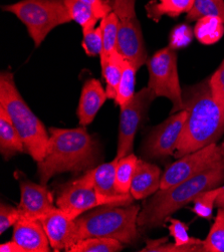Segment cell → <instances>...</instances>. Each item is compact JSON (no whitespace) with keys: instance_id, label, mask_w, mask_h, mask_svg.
<instances>
[{"instance_id":"obj_1","label":"cell","mask_w":224,"mask_h":252,"mask_svg":"<svg viewBox=\"0 0 224 252\" xmlns=\"http://www.w3.org/2000/svg\"><path fill=\"white\" fill-rule=\"evenodd\" d=\"M48 133L45 156L37 163V174L42 185L62 173L87 172L95 168L101 159L96 141L85 127L49 128Z\"/></svg>"},{"instance_id":"obj_2","label":"cell","mask_w":224,"mask_h":252,"mask_svg":"<svg viewBox=\"0 0 224 252\" xmlns=\"http://www.w3.org/2000/svg\"><path fill=\"white\" fill-rule=\"evenodd\" d=\"M184 103L188 117L174 154L178 159L216 143L224 133V105L216 102L208 82L188 91Z\"/></svg>"},{"instance_id":"obj_3","label":"cell","mask_w":224,"mask_h":252,"mask_svg":"<svg viewBox=\"0 0 224 252\" xmlns=\"http://www.w3.org/2000/svg\"><path fill=\"white\" fill-rule=\"evenodd\" d=\"M223 180L224 166H220L166 189H159L144 203L138 215V227L153 229L164 225L172 214L193 202L200 193L216 188Z\"/></svg>"},{"instance_id":"obj_4","label":"cell","mask_w":224,"mask_h":252,"mask_svg":"<svg viewBox=\"0 0 224 252\" xmlns=\"http://www.w3.org/2000/svg\"><path fill=\"white\" fill-rule=\"evenodd\" d=\"M0 108L9 116L28 153L36 163L41 162L46 153L49 135L18 92L14 75L9 70L0 73Z\"/></svg>"},{"instance_id":"obj_5","label":"cell","mask_w":224,"mask_h":252,"mask_svg":"<svg viewBox=\"0 0 224 252\" xmlns=\"http://www.w3.org/2000/svg\"><path fill=\"white\" fill-rule=\"evenodd\" d=\"M140 206L104 205L79 216L76 222L73 244L90 237H106L131 244L138 238V215Z\"/></svg>"},{"instance_id":"obj_6","label":"cell","mask_w":224,"mask_h":252,"mask_svg":"<svg viewBox=\"0 0 224 252\" xmlns=\"http://www.w3.org/2000/svg\"><path fill=\"white\" fill-rule=\"evenodd\" d=\"M2 10L14 14L26 25L36 48L53 30L71 21L64 0H20L3 5Z\"/></svg>"},{"instance_id":"obj_7","label":"cell","mask_w":224,"mask_h":252,"mask_svg":"<svg viewBox=\"0 0 224 252\" xmlns=\"http://www.w3.org/2000/svg\"><path fill=\"white\" fill-rule=\"evenodd\" d=\"M146 64L149 72L148 88L155 93L157 97H166L170 100L173 105L171 114L184 110L176 50L168 45L149 58Z\"/></svg>"},{"instance_id":"obj_8","label":"cell","mask_w":224,"mask_h":252,"mask_svg":"<svg viewBox=\"0 0 224 252\" xmlns=\"http://www.w3.org/2000/svg\"><path fill=\"white\" fill-rule=\"evenodd\" d=\"M133 199L131 193L115 196L104 195L93 187L78 184L72 180L64 185L56 199V205L77 219L85 212L98 206L130 205Z\"/></svg>"},{"instance_id":"obj_9","label":"cell","mask_w":224,"mask_h":252,"mask_svg":"<svg viewBox=\"0 0 224 252\" xmlns=\"http://www.w3.org/2000/svg\"><path fill=\"white\" fill-rule=\"evenodd\" d=\"M224 166L221 148L216 143L210 144L193 153L184 155L166 167L162 174L160 189H166L190 179L207 170Z\"/></svg>"},{"instance_id":"obj_10","label":"cell","mask_w":224,"mask_h":252,"mask_svg":"<svg viewBox=\"0 0 224 252\" xmlns=\"http://www.w3.org/2000/svg\"><path fill=\"white\" fill-rule=\"evenodd\" d=\"M156 97L155 93L147 87L136 93L130 102L121 108L116 156L118 159L133 153L137 131Z\"/></svg>"},{"instance_id":"obj_11","label":"cell","mask_w":224,"mask_h":252,"mask_svg":"<svg viewBox=\"0 0 224 252\" xmlns=\"http://www.w3.org/2000/svg\"><path fill=\"white\" fill-rule=\"evenodd\" d=\"M187 117L188 111L184 109L171 114L168 119L153 128L142 145L144 156L153 159L174 156Z\"/></svg>"},{"instance_id":"obj_12","label":"cell","mask_w":224,"mask_h":252,"mask_svg":"<svg viewBox=\"0 0 224 252\" xmlns=\"http://www.w3.org/2000/svg\"><path fill=\"white\" fill-rule=\"evenodd\" d=\"M14 177L20 187V202L17 206L20 217L40 220L46 213L57 207L54 195L46 185L31 181L19 171L14 173Z\"/></svg>"},{"instance_id":"obj_13","label":"cell","mask_w":224,"mask_h":252,"mask_svg":"<svg viewBox=\"0 0 224 252\" xmlns=\"http://www.w3.org/2000/svg\"><path fill=\"white\" fill-rule=\"evenodd\" d=\"M117 52L138 70L148 61L141 25L137 17L119 23Z\"/></svg>"},{"instance_id":"obj_14","label":"cell","mask_w":224,"mask_h":252,"mask_svg":"<svg viewBox=\"0 0 224 252\" xmlns=\"http://www.w3.org/2000/svg\"><path fill=\"white\" fill-rule=\"evenodd\" d=\"M74 220L76 218L58 206L40 219L49 243L55 251H68L73 245V235L76 230Z\"/></svg>"},{"instance_id":"obj_15","label":"cell","mask_w":224,"mask_h":252,"mask_svg":"<svg viewBox=\"0 0 224 252\" xmlns=\"http://www.w3.org/2000/svg\"><path fill=\"white\" fill-rule=\"evenodd\" d=\"M12 240L27 252H49L51 243L40 220L20 217L14 225Z\"/></svg>"},{"instance_id":"obj_16","label":"cell","mask_w":224,"mask_h":252,"mask_svg":"<svg viewBox=\"0 0 224 252\" xmlns=\"http://www.w3.org/2000/svg\"><path fill=\"white\" fill-rule=\"evenodd\" d=\"M107 98V92L103 88L101 82L96 79H90L86 81L82 89L77 111L79 123L82 127H87L94 121Z\"/></svg>"},{"instance_id":"obj_17","label":"cell","mask_w":224,"mask_h":252,"mask_svg":"<svg viewBox=\"0 0 224 252\" xmlns=\"http://www.w3.org/2000/svg\"><path fill=\"white\" fill-rule=\"evenodd\" d=\"M161 169L155 164L138 160L130 193L136 200L146 199L156 193L161 186Z\"/></svg>"},{"instance_id":"obj_18","label":"cell","mask_w":224,"mask_h":252,"mask_svg":"<svg viewBox=\"0 0 224 252\" xmlns=\"http://www.w3.org/2000/svg\"><path fill=\"white\" fill-rule=\"evenodd\" d=\"M119 159L116 157L112 162L98 165L89 171L78 179L73 180L81 185L95 188L98 193L104 195H120L116 189V170Z\"/></svg>"},{"instance_id":"obj_19","label":"cell","mask_w":224,"mask_h":252,"mask_svg":"<svg viewBox=\"0 0 224 252\" xmlns=\"http://www.w3.org/2000/svg\"><path fill=\"white\" fill-rule=\"evenodd\" d=\"M28 152L6 112L0 108V153L5 161L17 153Z\"/></svg>"},{"instance_id":"obj_20","label":"cell","mask_w":224,"mask_h":252,"mask_svg":"<svg viewBox=\"0 0 224 252\" xmlns=\"http://www.w3.org/2000/svg\"><path fill=\"white\" fill-rule=\"evenodd\" d=\"M195 0H150L146 5L148 18L159 22L163 16L176 18L183 13H188Z\"/></svg>"},{"instance_id":"obj_21","label":"cell","mask_w":224,"mask_h":252,"mask_svg":"<svg viewBox=\"0 0 224 252\" xmlns=\"http://www.w3.org/2000/svg\"><path fill=\"white\" fill-rule=\"evenodd\" d=\"M125 62L126 60L117 50H115L106 62L101 63L102 74L106 82V92L108 98L115 99L117 96Z\"/></svg>"},{"instance_id":"obj_22","label":"cell","mask_w":224,"mask_h":252,"mask_svg":"<svg viewBox=\"0 0 224 252\" xmlns=\"http://www.w3.org/2000/svg\"><path fill=\"white\" fill-rule=\"evenodd\" d=\"M194 34L198 41L202 44H214L224 34V21L217 16L202 17L196 21Z\"/></svg>"},{"instance_id":"obj_23","label":"cell","mask_w":224,"mask_h":252,"mask_svg":"<svg viewBox=\"0 0 224 252\" xmlns=\"http://www.w3.org/2000/svg\"><path fill=\"white\" fill-rule=\"evenodd\" d=\"M166 221L170 222L168 229L170 231V235L174 238V244L180 248L181 252L204 251L203 240L196 239L188 235L187 224L171 217H169Z\"/></svg>"},{"instance_id":"obj_24","label":"cell","mask_w":224,"mask_h":252,"mask_svg":"<svg viewBox=\"0 0 224 252\" xmlns=\"http://www.w3.org/2000/svg\"><path fill=\"white\" fill-rule=\"evenodd\" d=\"M119 23L120 19L114 11L101 19L99 28H101L103 34V53L99 57L101 63L106 62L111 54L117 50Z\"/></svg>"},{"instance_id":"obj_25","label":"cell","mask_w":224,"mask_h":252,"mask_svg":"<svg viewBox=\"0 0 224 252\" xmlns=\"http://www.w3.org/2000/svg\"><path fill=\"white\" fill-rule=\"evenodd\" d=\"M138 160L133 153L119 159L116 170V189L120 194L130 193Z\"/></svg>"},{"instance_id":"obj_26","label":"cell","mask_w":224,"mask_h":252,"mask_svg":"<svg viewBox=\"0 0 224 252\" xmlns=\"http://www.w3.org/2000/svg\"><path fill=\"white\" fill-rule=\"evenodd\" d=\"M124 245L119 240L106 237H90L79 240L68 251L70 252H117L121 251Z\"/></svg>"},{"instance_id":"obj_27","label":"cell","mask_w":224,"mask_h":252,"mask_svg":"<svg viewBox=\"0 0 224 252\" xmlns=\"http://www.w3.org/2000/svg\"><path fill=\"white\" fill-rule=\"evenodd\" d=\"M136 72L137 69L133 66V64L126 61L125 64H124L121 82L118 88V94L115 98V103L120 107V109L126 106L136 94Z\"/></svg>"},{"instance_id":"obj_28","label":"cell","mask_w":224,"mask_h":252,"mask_svg":"<svg viewBox=\"0 0 224 252\" xmlns=\"http://www.w3.org/2000/svg\"><path fill=\"white\" fill-rule=\"evenodd\" d=\"M71 20L81 25L83 31L96 28L98 17L88 4L79 0H64Z\"/></svg>"},{"instance_id":"obj_29","label":"cell","mask_w":224,"mask_h":252,"mask_svg":"<svg viewBox=\"0 0 224 252\" xmlns=\"http://www.w3.org/2000/svg\"><path fill=\"white\" fill-rule=\"evenodd\" d=\"M207 16H217L224 21V0H195L186 20L192 22Z\"/></svg>"},{"instance_id":"obj_30","label":"cell","mask_w":224,"mask_h":252,"mask_svg":"<svg viewBox=\"0 0 224 252\" xmlns=\"http://www.w3.org/2000/svg\"><path fill=\"white\" fill-rule=\"evenodd\" d=\"M203 250L207 252H224V208H219L214 223L203 240Z\"/></svg>"},{"instance_id":"obj_31","label":"cell","mask_w":224,"mask_h":252,"mask_svg":"<svg viewBox=\"0 0 224 252\" xmlns=\"http://www.w3.org/2000/svg\"><path fill=\"white\" fill-rule=\"evenodd\" d=\"M222 187L223 186L216 187L199 194L193 200L194 207L192 211L199 217L210 218L212 215V211L216 202V199L220 194Z\"/></svg>"},{"instance_id":"obj_32","label":"cell","mask_w":224,"mask_h":252,"mask_svg":"<svg viewBox=\"0 0 224 252\" xmlns=\"http://www.w3.org/2000/svg\"><path fill=\"white\" fill-rule=\"evenodd\" d=\"M82 46L87 56L91 58L101 57L103 53V34L99 27L83 31Z\"/></svg>"},{"instance_id":"obj_33","label":"cell","mask_w":224,"mask_h":252,"mask_svg":"<svg viewBox=\"0 0 224 252\" xmlns=\"http://www.w3.org/2000/svg\"><path fill=\"white\" fill-rule=\"evenodd\" d=\"M208 85L216 102L224 105V60L208 80Z\"/></svg>"},{"instance_id":"obj_34","label":"cell","mask_w":224,"mask_h":252,"mask_svg":"<svg viewBox=\"0 0 224 252\" xmlns=\"http://www.w3.org/2000/svg\"><path fill=\"white\" fill-rule=\"evenodd\" d=\"M192 30L188 25L179 24L171 32L169 46L176 50L188 45L192 41Z\"/></svg>"},{"instance_id":"obj_35","label":"cell","mask_w":224,"mask_h":252,"mask_svg":"<svg viewBox=\"0 0 224 252\" xmlns=\"http://www.w3.org/2000/svg\"><path fill=\"white\" fill-rule=\"evenodd\" d=\"M19 218L20 213L17 207L15 208L1 202L0 204V233L3 234L11 226H14Z\"/></svg>"},{"instance_id":"obj_36","label":"cell","mask_w":224,"mask_h":252,"mask_svg":"<svg viewBox=\"0 0 224 252\" xmlns=\"http://www.w3.org/2000/svg\"><path fill=\"white\" fill-rule=\"evenodd\" d=\"M137 0H112L113 11L118 15L121 21H126L137 17L136 15Z\"/></svg>"},{"instance_id":"obj_37","label":"cell","mask_w":224,"mask_h":252,"mask_svg":"<svg viewBox=\"0 0 224 252\" xmlns=\"http://www.w3.org/2000/svg\"><path fill=\"white\" fill-rule=\"evenodd\" d=\"M88 4L95 11L98 19H102L113 11L112 0H79Z\"/></svg>"},{"instance_id":"obj_38","label":"cell","mask_w":224,"mask_h":252,"mask_svg":"<svg viewBox=\"0 0 224 252\" xmlns=\"http://www.w3.org/2000/svg\"><path fill=\"white\" fill-rule=\"evenodd\" d=\"M0 251L1 252H27L22 246H20L14 240L8 241L6 243H2L0 245Z\"/></svg>"},{"instance_id":"obj_39","label":"cell","mask_w":224,"mask_h":252,"mask_svg":"<svg viewBox=\"0 0 224 252\" xmlns=\"http://www.w3.org/2000/svg\"><path fill=\"white\" fill-rule=\"evenodd\" d=\"M215 204L218 208H224V186L222 187V190L216 199Z\"/></svg>"},{"instance_id":"obj_40","label":"cell","mask_w":224,"mask_h":252,"mask_svg":"<svg viewBox=\"0 0 224 252\" xmlns=\"http://www.w3.org/2000/svg\"><path fill=\"white\" fill-rule=\"evenodd\" d=\"M221 148V154H222V158H223V164H224V142L222 143V145L220 146Z\"/></svg>"}]
</instances>
